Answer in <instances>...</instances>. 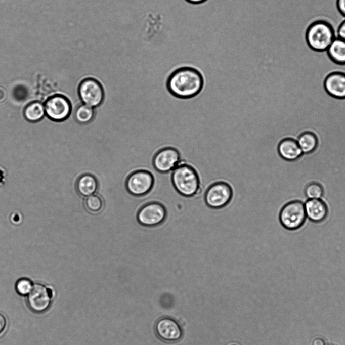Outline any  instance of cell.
<instances>
[{
    "label": "cell",
    "instance_id": "27",
    "mask_svg": "<svg viewBox=\"0 0 345 345\" xmlns=\"http://www.w3.org/2000/svg\"><path fill=\"white\" fill-rule=\"evenodd\" d=\"M7 93L5 89L0 86V102H2L6 99Z\"/></svg>",
    "mask_w": 345,
    "mask_h": 345
},
{
    "label": "cell",
    "instance_id": "19",
    "mask_svg": "<svg viewBox=\"0 0 345 345\" xmlns=\"http://www.w3.org/2000/svg\"><path fill=\"white\" fill-rule=\"evenodd\" d=\"M96 115L95 108L81 103L74 112V118L79 124L87 125L92 122Z\"/></svg>",
    "mask_w": 345,
    "mask_h": 345
},
{
    "label": "cell",
    "instance_id": "15",
    "mask_svg": "<svg viewBox=\"0 0 345 345\" xmlns=\"http://www.w3.org/2000/svg\"><path fill=\"white\" fill-rule=\"evenodd\" d=\"M304 205L307 217L313 222H321L328 215L327 206L321 199H308Z\"/></svg>",
    "mask_w": 345,
    "mask_h": 345
},
{
    "label": "cell",
    "instance_id": "16",
    "mask_svg": "<svg viewBox=\"0 0 345 345\" xmlns=\"http://www.w3.org/2000/svg\"><path fill=\"white\" fill-rule=\"evenodd\" d=\"M98 182L95 176L85 173L80 176L76 180L75 188L77 193L87 197L95 194L98 188Z\"/></svg>",
    "mask_w": 345,
    "mask_h": 345
},
{
    "label": "cell",
    "instance_id": "9",
    "mask_svg": "<svg viewBox=\"0 0 345 345\" xmlns=\"http://www.w3.org/2000/svg\"><path fill=\"white\" fill-rule=\"evenodd\" d=\"M167 211L161 203L151 202L145 204L138 211L137 221L143 226L152 227L162 224L166 219Z\"/></svg>",
    "mask_w": 345,
    "mask_h": 345
},
{
    "label": "cell",
    "instance_id": "4",
    "mask_svg": "<svg viewBox=\"0 0 345 345\" xmlns=\"http://www.w3.org/2000/svg\"><path fill=\"white\" fill-rule=\"evenodd\" d=\"M233 196L234 190L231 185L226 181L218 180L207 187L204 194V201L208 208L218 210L227 207Z\"/></svg>",
    "mask_w": 345,
    "mask_h": 345
},
{
    "label": "cell",
    "instance_id": "3",
    "mask_svg": "<svg viewBox=\"0 0 345 345\" xmlns=\"http://www.w3.org/2000/svg\"><path fill=\"white\" fill-rule=\"evenodd\" d=\"M336 37L333 25L324 19H318L311 23L305 32L308 47L317 52L326 51Z\"/></svg>",
    "mask_w": 345,
    "mask_h": 345
},
{
    "label": "cell",
    "instance_id": "8",
    "mask_svg": "<svg viewBox=\"0 0 345 345\" xmlns=\"http://www.w3.org/2000/svg\"><path fill=\"white\" fill-rule=\"evenodd\" d=\"M53 291L51 288L36 283L27 295L26 302L28 308L33 312L40 314L47 311L51 306Z\"/></svg>",
    "mask_w": 345,
    "mask_h": 345
},
{
    "label": "cell",
    "instance_id": "18",
    "mask_svg": "<svg viewBox=\"0 0 345 345\" xmlns=\"http://www.w3.org/2000/svg\"><path fill=\"white\" fill-rule=\"evenodd\" d=\"M296 140L303 154H311L318 147V137L312 131H305L301 133Z\"/></svg>",
    "mask_w": 345,
    "mask_h": 345
},
{
    "label": "cell",
    "instance_id": "14",
    "mask_svg": "<svg viewBox=\"0 0 345 345\" xmlns=\"http://www.w3.org/2000/svg\"><path fill=\"white\" fill-rule=\"evenodd\" d=\"M277 150L279 156L287 161H294L303 155L296 139L285 137L278 144Z\"/></svg>",
    "mask_w": 345,
    "mask_h": 345
},
{
    "label": "cell",
    "instance_id": "30",
    "mask_svg": "<svg viewBox=\"0 0 345 345\" xmlns=\"http://www.w3.org/2000/svg\"><path fill=\"white\" fill-rule=\"evenodd\" d=\"M230 345H238V344H230Z\"/></svg>",
    "mask_w": 345,
    "mask_h": 345
},
{
    "label": "cell",
    "instance_id": "17",
    "mask_svg": "<svg viewBox=\"0 0 345 345\" xmlns=\"http://www.w3.org/2000/svg\"><path fill=\"white\" fill-rule=\"evenodd\" d=\"M326 52L333 63L338 65H345V40L336 37Z\"/></svg>",
    "mask_w": 345,
    "mask_h": 345
},
{
    "label": "cell",
    "instance_id": "11",
    "mask_svg": "<svg viewBox=\"0 0 345 345\" xmlns=\"http://www.w3.org/2000/svg\"><path fill=\"white\" fill-rule=\"evenodd\" d=\"M44 107L48 117L56 121L66 120L71 112V105L69 100L61 95H55L49 98Z\"/></svg>",
    "mask_w": 345,
    "mask_h": 345
},
{
    "label": "cell",
    "instance_id": "21",
    "mask_svg": "<svg viewBox=\"0 0 345 345\" xmlns=\"http://www.w3.org/2000/svg\"><path fill=\"white\" fill-rule=\"evenodd\" d=\"M84 206L87 211L92 214L100 212L104 207V202L98 195L93 194L85 197Z\"/></svg>",
    "mask_w": 345,
    "mask_h": 345
},
{
    "label": "cell",
    "instance_id": "25",
    "mask_svg": "<svg viewBox=\"0 0 345 345\" xmlns=\"http://www.w3.org/2000/svg\"><path fill=\"white\" fill-rule=\"evenodd\" d=\"M336 5L339 13L345 18V0H336Z\"/></svg>",
    "mask_w": 345,
    "mask_h": 345
},
{
    "label": "cell",
    "instance_id": "5",
    "mask_svg": "<svg viewBox=\"0 0 345 345\" xmlns=\"http://www.w3.org/2000/svg\"><path fill=\"white\" fill-rule=\"evenodd\" d=\"M77 93L82 104L94 108L100 106L105 99V91L101 83L93 77H86L80 82Z\"/></svg>",
    "mask_w": 345,
    "mask_h": 345
},
{
    "label": "cell",
    "instance_id": "26",
    "mask_svg": "<svg viewBox=\"0 0 345 345\" xmlns=\"http://www.w3.org/2000/svg\"><path fill=\"white\" fill-rule=\"evenodd\" d=\"M7 325V321L5 316L0 312V335L5 330Z\"/></svg>",
    "mask_w": 345,
    "mask_h": 345
},
{
    "label": "cell",
    "instance_id": "13",
    "mask_svg": "<svg viewBox=\"0 0 345 345\" xmlns=\"http://www.w3.org/2000/svg\"><path fill=\"white\" fill-rule=\"evenodd\" d=\"M323 87L330 96L345 99V71L336 70L328 73L324 78Z\"/></svg>",
    "mask_w": 345,
    "mask_h": 345
},
{
    "label": "cell",
    "instance_id": "22",
    "mask_svg": "<svg viewBox=\"0 0 345 345\" xmlns=\"http://www.w3.org/2000/svg\"><path fill=\"white\" fill-rule=\"evenodd\" d=\"M305 194L308 199H321L324 194L322 186L317 182H311L305 188Z\"/></svg>",
    "mask_w": 345,
    "mask_h": 345
},
{
    "label": "cell",
    "instance_id": "28",
    "mask_svg": "<svg viewBox=\"0 0 345 345\" xmlns=\"http://www.w3.org/2000/svg\"><path fill=\"white\" fill-rule=\"evenodd\" d=\"M313 345H325V341L321 338H315L312 343Z\"/></svg>",
    "mask_w": 345,
    "mask_h": 345
},
{
    "label": "cell",
    "instance_id": "7",
    "mask_svg": "<svg viewBox=\"0 0 345 345\" xmlns=\"http://www.w3.org/2000/svg\"><path fill=\"white\" fill-rule=\"evenodd\" d=\"M154 182V176L151 172L139 169L128 175L125 181V187L130 194L139 197L148 194L151 190Z\"/></svg>",
    "mask_w": 345,
    "mask_h": 345
},
{
    "label": "cell",
    "instance_id": "1",
    "mask_svg": "<svg viewBox=\"0 0 345 345\" xmlns=\"http://www.w3.org/2000/svg\"><path fill=\"white\" fill-rule=\"evenodd\" d=\"M202 73L191 67H182L173 71L168 76L166 85L168 92L181 99L193 98L200 94L204 86Z\"/></svg>",
    "mask_w": 345,
    "mask_h": 345
},
{
    "label": "cell",
    "instance_id": "20",
    "mask_svg": "<svg viewBox=\"0 0 345 345\" xmlns=\"http://www.w3.org/2000/svg\"><path fill=\"white\" fill-rule=\"evenodd\" d=\"M45 113V107L40 102H35L29 104L25 109L24 116L31 122L40 120Z\"/></svg>",
    "mask_w": 345,
    "mask_h": 345
},
{
    "label": "cell",
    "instance_id": "6",
    "mask_svg": "<svg viewBox=\"0 0 345 345\" xmlns=\"http://www.w3.org/2000/svg\"><path fill=\"white\" fill-rule=\"evenodd\" d=\"M307 216L304 204L300 201H290L281 208L279 213V221L285 229L295 230L304 224Z\"/></svg>",
    "mask_w": 345,
    "mask_h": 345
},
{
    "label": "cell",
    "instance_id": "2",
    "mask_svg": "<svg viewBox=\"0 0 345 345\" xmlns=\"http://www.w3.org/2000/svg\"><path fill=\"white\" fill-rule=\"evenodd\" d=\"M171 181L175 190L184 197H195L201 191L198 172L194 166L187 162L182 160L172 170Z\"/></svg>",
    "mask_w": 345,
    "mask_h": 345
},
{
    "label": "cell",
    "instance_id": "29",
    "mask_svg": "<svg viewBox=\"0 0 345 345\" xmlns=\"http://www.w3.org/2000/svg\"><path fill=\"white\" fill-rule=\"evenodd\" d=\"M188 2L193 4H199L206 0H187Z\"/></svg>",
    "mask_w": 345,
    "mask_h": 345
},
{
    "label": "cell",
    "instance_id": "12",
    "mask_svg": "<svg viewBox=\"0 0 345 345\" xmlns=\"http://www.w3.org/2000/svg\"><path fill=\"white\" fill-rule=\"evenodd\" d=\"M155 331L162 340L174 342L179 340L182 336V330L180 325L174 319L163 317L156 322Z\"/></svg>",
    "mask_w": 345,
    "mask_h": 345
},
{
    "label": "cell",
    "instance_id": "24",
    "mask_svg": "<svg viewBox=\"0 0 345 345\" xmlns=\"http://www.w3.org/2000/svg\"><path fill=\"white\" fill-rule=\"evenodd\" d=\"M336 33L337 37L345 40V19L338 26Z\"/></svg>",
    "mask_w": 345,
    "mask_h": 345
},
{
    "label": "cell",
    "instance_id": "10",
    "mask_svg": "<svg viewBox=\"0 0 345 345\" xmlns=\"http://www.w3.org/2000/svg\"><path fill=\"white\" fill-rule=\"evenodd\" d=\"M179 150L174 147H165L159 150L154 155L152 164L154 168L160 173L172 171L182 161Z\"/></svg>",
    "mask_w": 345,
    "mask_h": 345
},
{
    "label": "cell",
    "instance_id": "23",
    "mask_svg": "<svg viewBox=\"0 0 345 345\" xmlns=\"http://www.w3.org/2000/svg\"><path fill=\"white\" fill-rule=\"evenodd\" d=\"M33 286L32 281L27 278L19 279L15 284L17 293L22 296H27L31 291Z\"/></svg>",
    "mask_w": 345,
    "mask_h": 345
}]
</instances>
